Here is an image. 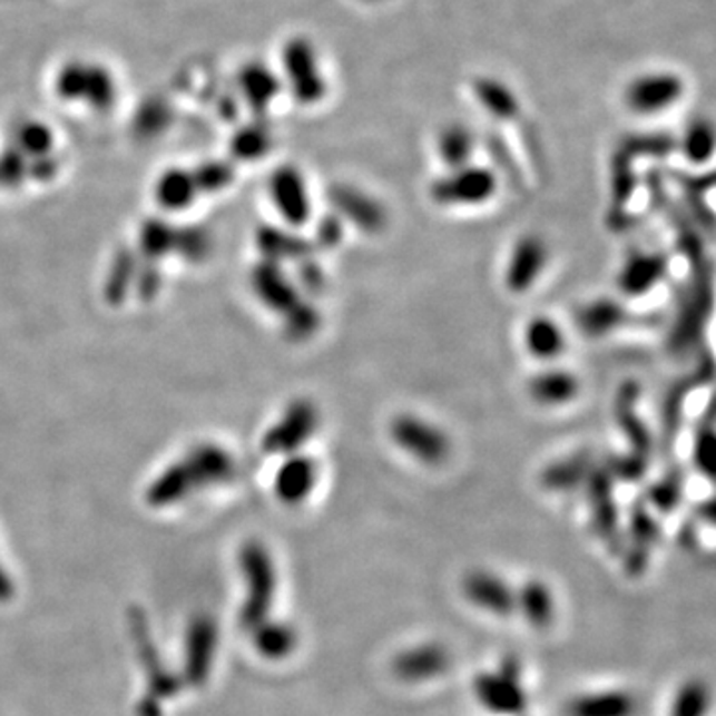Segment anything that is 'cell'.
Returning a JSON list of instances; mask_svg holds the SVG:
<instances>
[{"label": "cell", "mask_w": 716, "mask_h": 716, "mask_svg": "<svg viewBox=\"0 0 716 716\" xmlns=\"http://www.w3.org/2000/svg\"><path fill=\"white\" fill-rule=\"evenodd\" d=\"M243 576L247 581V599L242 609V625L245 629H255L267 621L277 577L273 568L269 551L259 541H247L239 553Z\"/></svg>", "instance_id": "obj_1"}, {"label": "cell", "mask_w": 716, "mask_h": 716, "mask_svg": "<svg viewBox=\"0 0 716 716\" xmlns=\"http://www.w3.org/2000/svg\"><path fill=\"white\" fill-rule=\"evenodd\" d=\"M389 434L394 447L424 465H440L452 454L448 432L419 414L402 412L391 420Z\"/></svg>", "instance_id": "obj_2"}, {"label": "cell", "mask_w": 716, "mask_h": 716, "mask_svg": "<svg viewBox=\"0 0 716 716\" xmlns=\"http://www.w3.org/2000/svg\"><path fill=\"white\" fill-rule=\"evenodd\" d=\"M318 424L321 414L315 402L295 399L288 402L279 420L263 434L261 448L263 452L277 457L298 454L303 447H307L308 440L315 437Z\"/></svg>", "instance_id": "obj_3"}, {"label": "cell", "mask_w": 716, "mask_h": 716, "mask_svg": "<svg viewBox=\"0 0 716 716\" xmlns=\"http://www.w3.org/2000/svg\"><path fill=\"white\" fill-rule=\"evenodd\" d=\"M498 192V174L484 166L468 164L450 169L430 187L432 202L442 207H474L488 204Z\"/></svg>", "instance_id": "obj_4"}, {"label": "cell", "mask_w": 716, "mask_h": 716, "mask_svg": "<svg viewBox=\"0 0 716 716\" xmlns=\"http://www.w3.org/2000/svg\"><path fill=\"white\" fill-rule=\"evenodd\" d=\"M283 72L293 98L303 106L323 102L326 80L313 42L305 37L291 38L281 55Z\"/></svg>", "instance_id": "obj_5"}, {"label": "cell", "mask_w": 716, "mask_h": 716, "mask_svg": "<svg viewBox=\"0 0 716 716\" xmlns=\"http://www.w3.org/2000/svg\"><path fill=\"white\" fill-rule=\"evenodd\" d=\"M687 85L679 75L655 70L635 76L625 88V104L632 114L657 116L683 100Z\"/></svg>", "instance_id": "obj_6"}, {"label": "cell", "mask_w": 716, "mask_h": 716, "mask_svg": "<svg viewBox=\"0 0 716 716\" xmlns=\"http://www.w3.org/2000/svg\"><path fill=\"white\" fill-rule=\"evenodd\" d=\"M269 197L288 227H303L313 217L307 179L295 166H281L269 177Z\"/></svg>", "instance_id": "obj_7"}, {"label": "cell", "mask_w": 716, "mask_h": 716, "mask_svg": "<svg viewBox=\"0 0 716 716\" xmlns=\"http://www.w3.org/2000/svg\"><path fill=\"white\" fill-rule=\"evenodd\" d=\"M328 202L333 214L339 215L344 224H351L359 232L381 233L389 224V214L376 197L366 194L361 187L351 184H336L328 189Z\"/></svg>", "instance_id": "obj_8"}, {"label": "cell", "mask_w": 716, "mask_h": 716, "mask_svg": "<svg viewBox=\"0 0 716 716\" xmlns=\"http://www.w3.org/2000/svg\"><path fill=\"white\" fill-rule=\"evenodd\" d=\"M548 243L536 233L521 235L512 247V253L503 269V283L510 293H528L548 267Z\"/></svg>", "instance_id": "obj_9"}, {"label": "cell", "mask_w": 716, "mask_h": 716, "mask_svg": "<svg viewBox=\"0 0 716 716\" xmlns=\"http://www.w3.org/2000/svg\"><path fill=\"white\" fill-rule=\"evenodd\" d=\"M252 287L261 303L281 316L287 315L291 308L297 307L305 298L297 285L288 279L279 263L273 261L261 259L253 267Z\"/></svg>", "instance_id": "obj_10"}, {"label": "cell", "mask_w": 716, "mask_h": 716, "mask_svg": "<svg viewBox=\"0 0 716 716\" xmlns=\"http://www.w3.org/2000/svg\"><path fill=\"white\" fill-rule=\"evenodd\" d=\"M318 482V465L315 458L307 454H291L285 457L283 464L275 472L273 490L281 502L297 506L307 500Z\"/></svg>", "instance_id": "obj_11"}, {"label": "cell", "mask_w": 716, "mask_h": 716, "mask_svg": "<svg viewBox=\"0 0 716 716\" xmlns=\"http://www.w3.org/2000/svg\"><path fill=\"white\" fill-rule=\"evenodd\" d=\"M194 492L205 485L224 484L235 475V458L217 444H199L182 460Z\"/></svg>", "instance_id": "obj_12"}, {"label": "cell", "mask_w": 716, "mask_h": 716, "mask_svg": "<svg viewBox=\"0 0 716 716\" xmlns=\"http://www.w3.org/2000/svg\"><path fill=\"white\" fill-rule=\"evenodd\" d=\"M475 697L496 715L518 716L528 708V697L518 680L506 679L500 673H482L474 679Z\"/></svg>", "instance_id": "obj_13"}, {"label": "cell", "mask_w": 716, "mask_h": 716, "mask_svg": "<svg viewBox=\"0 0 716 716\" xmlns=\"http://www.w3.org/2000/svg\"><path fill=\"white\" fill-rule=\"evenodd\" d=\"M579 391H581V382L576 374L558 366L533 374L528 382V394L531 401L546 409L566 406L569 402L576 401Z\"/></svg>", "instance_id": "obj_14"}, {"label": "cell", "mask_w": 716, "mask_h": 716, "mask_svg": "<svg viewBox=\"0 0 716 716\" xmlns=\"http://www.w3.org/2000/svg\"><path fill=\"white\" fill-rule=\"evenodd\" d=\"M217 645V627L209 617H197L187 635L186 673L187 679L196 687L204 685L209 677Z\"/></svg>", "instance_id": "obj_15"}, {"label": "cell", "mask_w": 716, "mask_h": 716, "mask_svg": "<svg viewBox=\"0 0 716 716\" xmlns=\"http://www.w3.org/2000/svg\"><path fill=\"white\" fill-rule=\"evenodd\" d=\"M464 594L472 604L496 615H510L518 609L516 594L503 579L485 571H474L464 579Z\"/></svg>", "instance_id": "obj_16"}, {"label": "cell", "mask_w": 716, "mask_h": 716, "mask_svg": "<svg viewBox=\"0 0 716 716\" xmlns=\"http://www.w3.org/2000/svg\"><path fill=\"white\" fill-rule=\"evenodd\" d=\"M667 263L657 253H632L617 275L619 291L627 297H641L663 279Z\"/></svg>", "instance_id": "obj_17"}, {"label": "cell", "mask_w": 716, "mask_h": 716, "mask_svg": "<svg viewBox=\"0 0 716 716\" xmlns=\"http://www.w3.org/2000/svg\"><path fill=\"white\" fill-rule=\"evenodd\" d=\"M257 249H259L263 259L273 261V263H283V261L307 259L313 255V243L301 237L291 229L275 227V225H261L257 229Z\"/></svg>", "instance_id": "obj_18"}, {"label": "cell", "mask_w": 716, "mask_h": 716, "mask_svg": "<svg viewBox=\"0 0 716 716\" xmlns=\"http://www.w3.org/2000/svg\"><path fill=\"white\" fill-rule=\"evenodd\" d=\"M450 667V655L440 645H420L392 660V673L402 680H424L442 675Z\"/></svg>", "instance_id": "obj_19"}, {"label": "cell", "mask_w": 716, "mask_h": 716, "mask_svg": "<svg viewBox=\"0 0 716 716\" xmlns=\"http://www.w3.org/2000/svg\"><path fill=\"white\" fill-rule=\"evenodd\" d=\"M526 351L541 363L558 361L568 346V339L558 321L551 316H533L523 328Z\"/></svg>", "instance_id": "obj_20"}, {"label": "cell", "mask_w": 716, "mask_h": 716, "mask_svg": "<svg viewBox=\"0 0 716 716\" xmlns=\"http://www.w3.org/2000/svg\"><path fill=\"white\" fill-rule=\"evenodd\" d=\"M475 102L484 108L485 114L498 121H513L521 112L520 100L512 88L503 85L498 78L480 76L472 82Z\"/></svg>", "instance_id": "obj_21"}, {"label": "cell", "mask_w": 716, "mask_h": 716, "mask_svg": "<svg viewBox=\"0 0 716 716\" xmlns=\"http://www.w3.org/2000/svg\"><path fill=\"white\" fill-rule=\"evenodd\" d=\"M627 318L625 308L614 298H597L587 303L586 307L577 313V326L589 339L609 335L617 326H621Z\"/></svg>", "instance_id": "obj_22"}, {"label": "cell", "mask_w": 716, "mask_h": 716, "mask_svg": "<svg viewBox=\"0 0 716 716\" xmlns=\"http://www.w3.org/2000/svg\"><path fill=\"white\" fill-rule=\"evenodd\" d=\"M639 703L624 690H607L597 695H586L571 703L569 716H635Z\"/></svg>", "instance_id": "obj_23"}, {"label": "cell", "mask_w": 716, "mask_h": 716, "mask_svg": "<svg viewBox=\"0 0 716 716\" xmlns=\"http://www.w3.org/2000/svg\"><path fill=\"white\" fill-rule=\"evenodd\" d=\"M474 149V134L464 124H450L438 134V158L447 166L448 171L472 164Z\"/></svg>", "instance_id": "obj_24"}, {"label": "cell", "mask_w": 716, "mask_h": 716, "mask_svg": "<svg viewBox=\"0 0 716 716\" xmlns=\"http://www.w3.org/2000/svg\"><path fill=\"white\" fill-rule=\"evenodd\" d=\"M587 484L589 500L594 503V526L605 540H614L617 533V510L611 498V474L591 470Z\"/></svg>", "instance_id": "obj_25"}, {"label": "cell", "mask_w": 716, "mask_h": 716, "mask_svg": "<svg viewBox=\"0 0 716 716\" xmlns=\"http://www.w3.org/2000/svg\"><path fill=\"white\" fill-rule=\"evenodd\" d=\"M138 267H140L138 255L131 249L121 247L116 252L110 271L106 275V283H104V297L110 305L118 307L124 303V298L128 297L130 288L134 287Z\"/></svg>", "instance_id": "obj_26"}, {"label": "cell", "mask_w": 716, "mask_h": 716, "mask_svg": "<svg viewBox=\"0 0 716 716\" xmlns=\"http://www.w3.org/2000/svg\"><path fill=\"white\" fill-rule=\"evenodd\" d=\"M591 474V465L583 454L577 457L563 458L553 464H549L541 472L540 482L546 490L551 492H568L571 488H577L581 482H586Z\"/></svg>", "instance_id": "obj_27"}, {"label": "cell", "mask_w": 716, "mask_h": 716, "mask_svg": "<svg viewBox=\"0 0 716 716\" xmlns=\"http://www.w3.org/2000/svg\"><path fill=\"white\" fill-rule=\"evenodd\" d=\"M516 604L523 617L536 629H546L553 621V597L541 581H528L516 596Z\"/></svg>", "instance_id": "obj_28"}, {"label": "cell", "mask_w": 716, "mask_h": 716, "mask_svg": "<svg viewBox=\"0 0 716 716\" xmlns=\"http://www.w3.org/2000/svg\"><path fill=\"white\" fill-rule=\"evenodd\" d=\"M680 148L690 164H705L716 154V124L708 118L688 121Z\"/></svg>", "instance_id": "obj_29"}, {"label": "cell", "mask_w": 716, "mask_h": 716, "mask_svg": "<svg viewBox=\"0 0 716 716\" xmlns=\"http://www.w3.org/2000/svg\"><path fill=\"white\" fill-rule=\"evenodd\" d=\"M197 194L199 192H197L194 176L189 171H182V169L168 171L159 179L158 187H156L159 205L169 212L186 209L187 205L196 199Z\"/></svg>", "instance_id": "obj_30"}, {"label": "cell", "mask_w": 716, "mask_h": 716, "mask_svg": "<svg viewBox=\"0 0 716 716\" xmlns=\"http://www.w3.org/2000/svg\"><path fill=\"white\" fill-rule=\"evenodd\" d=\"M194 492L189 475L182 462L169 465L161 474L149 485L148 502L151 506H169V503L179 502L186 496Z\"/></svg>", "instance_id": "obj_31"}, {"label": "cell", "mask_w": 716, "mask_h": 716, "mask_svg": "<svg viewBox=\"0 0 716 716\" xmlns=\"http://www.w3.org/2000/svg\"><path fill=\"white\" fill-rule=\"evenodd\" d=\"M255 631V647L267 659H285L297 645V632L287 624L263 621Z\"/></svg>", "instance_id": "obj_32"}, {"label": "cell", "mask_w": 716, "mask_h": 716, "mask_svg": "<svg viewBox=\"0 0 716 716\" xmlns=\"http://www.w3.org/2000/svg\"><path fill=\"white\" fill-rule=\"evenodd\" d=\"M242 86L247 102L259 114L265 112V108L277 98L281 90L279 78L265 66H249L243 72Z\"/></svg>", "instance_id": "obj_33"}, {"label": "cell", "mask_w": 716, "mask_h": 716, "mask_svg": "<svg viewBox=\"0 0 716 716\" xmlns=\"http://www.w3.org/2000/svg\"><path fill=\"white\" fill-rule=\"evenodd\" d=\"M214 237L202 225L176 227L174 232V253L189 263H202L212 255Z\"/></svg>", "instance_id": "obj_34"}, {"label": "cell", "mask_w": 716, "mask_h": 716, "mask_svg": "<svg viewBox=\"0 0 716 716\" xmlns=\"http://www.w3.org/2000/svg\"><path fill=\"white\" fill-rule=\"evenodd\" d=\"M174 232L176 227L166 224L164 219H148L140 229L141 259L158 263L168 253H174Z\"/></svg>", "instance_id": "obj_35"}, {"label": "cell", "mask_w": 716, "mask_h": 716, "mask_svg": "<svg viewBox=\"0 0 716 716\" xmlns=\"http://www.w3.org/2000/svg\"><path fill=\"white\" fill-rule=\"evenodd\" d=\"M281 321H283V333L293 343H305L321 328V313L308 298H303L297 307L291 308L287 315L281 316Z\"/></svg>", "instance_id": "obj_36"}, {"label": "cell", "mask_w": 716, "mask_h": 716, "mask_svg": "<svg viewBox=\"0 0 716 716\" xmlns=\"http://www.w3.org/2000/svg\"><path fill=\"white\" fill-rule=\"evenodd\" d=\"M273 146L271 131L263 126H247L235 134L232 141L233 156L242 161H257Z\"/></svg>", "instance_id": "obj_37"}, {"label": "cell", "mask_w": 716, "mask_h": 716, "mask_svg": "<svg viewBox=\"0 0 716 716\" xmlns=\"http://www.w3.org/2000/svg\"><path fill=\"white\" fill-rule=\"evenodd\" d=\"M710 690L703 680H688L675 695L670 716H707Z\"/></svg>", "instance_id": "obj_38"}, {"label": "cell", "mask_w": 716, "mask_h": 716, "mask_svg": "<svg viewBox=\"0 0 716 716\" xmlns=\"http://www.w3.org/2000/svg\"><path fill=\"white\" fill-rule=\"evenodd\" d=\"M192 176L196 182L197 192L215 194V192H222V189L232 184L235 171L225 161H212V164L199 166Z\"/></svg>", "instance_id": "obj_39"}, {"label": "cell", "mask_w": 716, "mask_h": 716, "mask_svg": "<svg viewBox=\"0 0 716 716\" xmlns=\"http://www.w3.org/2000/svg\"><path fill=\"white\" fill-rule=\"evenodd\" d=\"M695 465L698 472L707 475L708 480L716 482V432L705 430L700 432L695 442Z\"/></svg>", "instance_id": "obj_40"}, {"label": "cell", "mask_w": 716, "mask_h": 716, "mask_svg": "<svg viewBox=\"0 0 716 716\" xmlns=\"http://www.w3.org/2000/svg\"><path fill=\"white\" fill-rule=\"evenodd\" d=\"M134 287H136V293L141 301H151L156 297L161 288V273H159L158 263L144 261L136 273Z\"/></svg>", "instance_id": "obj_41"}, {"label": "cell", "mask_w": 716, "mask_h": 716, "mask_svg": "<svg viewBox=\"0 0 716 716\" xmlns=\"http://www.w3.org/2000/svg\"><path fill=\"white\" fill-rule=\"evenodd\" d=\"M344 222L336 214H326L316 225L315 243L323 249H333L343 242Z\"/></svg>", "instance_id": "obj_42"}, {"label": "cell", "mask_w": 716, "mask_h": 716, "mask_svg": "<svg viewBox=\"0 0 716 716\" xmlns=\"http://www.w3.org/2000/svg\"><path fill=\"white\" fill-rule=\"evenodd\" d=\"M298 281L305 293H321L325 288V271L313 259L298 261Z\"/></svg>", "instance_id": "obj_43"}, {"label": "cell", "mask_w": 716, "mask_h": 716, "mask_svg": "<svg viewBox=\"0 0 716 716\" xmlns=\"http://www.w3.org/2000/svg\"><path fill=\"white\" fill-rule=\"evenodd\" d=\"M24 174H27L24 161L17 154H7L0 159V186H19Z\"/></svg>", "instance_id": "obj_44"}, {"label": "cell", "mask_w": 716, "mask_h": 716, "mask_svg": "<svg viewBox=\"0 0 716 716\" xmlns=\"http://www.w3.org/2000/svg\"><path fill=\"white\" fill-rule=\"evenodd\" d=\"M48 136L47 131L40 130V128H30V130L22 134V146L32 151V154H42L47 151L48 146Z\"/></svg>", "instance_id": "obj_45"}, {"label": "cell", "mask_w": 716, "mask_h": 716, "mask_svg": "<svg viewBox=\"0 0 716 716\" xmlns=\"http://www.w3.org/2000/svg\"><path fill=\"white\" fill-rule=\"evenodd\" d=\"M500 675L506 677V679L518 680V683H520V660L516 659V657H506V659L500 663Z\"/></svg>", "instance_id": "obj_46"}, {"label": "cell", "mask_w": 716, "mask_h": 716, "mask_svg": "<svg viewBox=\"0 0 716 716\" xmlns=\"http://www.w3.org/2000/svg\"><path fill=\"white\" fill-rule=\"evenodd\" d=\"M698 516H700V520L707 521L716 528V496L698 508Z\"/></svg>", "instance_id": "obj_47"}, {"label": "cell", "mask_w": 716, "mask_h": 716, "mask_svg": "<svg viewBox=\"0 0 716 716\" xmlns=\"http://www.w3.org/2000/svg\"><path fill=\"white\" fill-rule=\"evenodd\" d=\"M30 174L35 177H40V179H47V177L55 174V164L48 161V159H40L35 164V168L30 169Z\"/></svg>", "instance_id": "obj_48"}, {"label": "cell", "mask_w": 716, "mask_h": 716, "mask_svg": "<svg viewBox=\"0 0 716 716\" xmlns=\"http://www.w3.org/2000/svg\"><path fill=\"white\" fill-rule=\"evenodd\" d=\"M12 596V583H10L9 577L0 568V599H9Z\"/></svg>", "instance_id": "obj_49"}]
</instances>
